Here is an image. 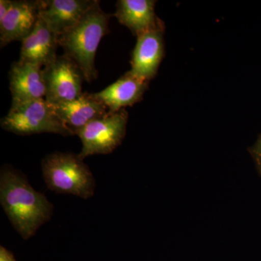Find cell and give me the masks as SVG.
Returning a JSON list of instances; mask_svg holds the SVG:
<instances>
[{
  "label": "cell",
  "mask_w": 261,
  "mask_h": 261,
  "mask_svg": "<svg viewBox=\"0 0 261 261\" xmlns=\"http://www.w3.org/2000/svg\"><path fill=\"white\" fill-rule=\"evenodd\" d=\"M149 82L134 75L129 70L107 88L93 94L108 111L116 112L142 100Z\"/></svg>",
  "instance_id": "11"
},
{
  "label": "cell",
  "mask_w": 261,
  "mask_h": 261,
  "mask_svg": "<svg viewBox=\"0 0 261 261\" xmlns=\"http://www.w3.org/2000/svg\"><path fill=\"white\" fill-rule=\"evenodd\" d=\"M13 4V0H1L0 1V23L5 20L9 13Z\"/></svg>",
  "instance_id": "16"
},
{
  "label": "cell",
  "mask_w": 261,
  "mask_h": 261,
  "mask_svg": "<svg viewBox=\"0 0 261 261\" xmlns=\"http://www.w3.org/2000/svg\"><path fill=\"white\" fill-rule=\"evenodd\" d=\"M45 82V99L51 105L70 102L82 94L84 80L80 67L69 57L58 56L43 68Z\"/></svg>",
  "instance_id": "6"
},
{
  "label": "cell",
  "mask_w": 261,
  "mask_h": 261,
  "mask_svg": "<svg viewBox=\"0 0 261 261\" xmlns=\"http://www.w3.org/2000/svg\"><path fill=\"white\" fill-rule=\"evenodd\" d=\"M249 152L255 161L257 172L261 176V135L257 139L255 145L249 148Z\"/></svg>",
  "instance_id": "15"
},
{
  "label": "cell",
  "mask_w": 261,
  "mask_h": 261,
  "mask_svg": "<svg viewBox=\"0 0 261 261\" xmlns=\"http://www.w3.org/2000/svg\"><path fill=\"white\" fill-rule=\"evenodd\" d=\"M39 17V1H13L9 13L0 23L1 48L14 41L22 42L35 28Z\"/></svg>",
  "instance_id": "10"
},
{
  "label": "cell",
  "mask_w": 261,
  "mask_h": 261,
  "mask_svg": "<svg viewBox=\"0 0 261 261\" xmlns=\"http://www.w3.org/2000/svg\"><path fill=\"white\" fill-rule=\"evenodd\" d=\"M97 0H39V15L58 37L83 18Z\"/></svg>",
  "instance_id": "8"
},
{
  "label": "cell",
  "mask_w": 261,
  "mask_h": 261,
  "mask_svg": "<svg viewBox=\"0 0 261 261\" xmlns=\"http://www.w3.org/2000/svg\"><path fill=\"white\" fill-rule=\"evenodd\" d=\"M155 3L153 0H119L114 16L137 37L161 20L155 15Z\"/></svg>",
  "instance_id": "14"
},
{
  "label": "cell",
  "mask_w": 261,
  "mask_h": 261,
  "mask_svg": "<svg viewBox=\"0 0 261 261\" xmlns=\"http://www.w3.org/2000/svg\"><path fill=\"white\" fill-rule=\"evenodd\" d=\"M42 168L46 186L51 191L70 194L83 199L94 195L95 179L78 154L54 152L44 158Z\"/></svg>",
  "instance_id": "3"
},
{
  "label": "cell",
  "mask_w": 261,
  "mask_h": 261,
  "mask_svg": "<svg viewBox=\"0 0 261 261\" xmlns=\"http://www.w3.org/2000/svg\"><path fill=\"white\" fill-rule=\"evenodd\" d=\"M0 202L13 227L25 240L51 219L54 211L46 196L9 166H3L0 171Z\"/></svg>",
  "instance_id": "1"
},
{
  "label": "cell",
  "mask_w": 261,
  "mask_h": 261,
  "mask_svg": "<svg viewBox=\"0 0 261 261\" xmlns=\"http://www.w3.org/2000/svg\"><path fill=\"white\" fill-rule=\"evenodd\" d=\"M56 114L73 135L89 123L104 116L108 110L93 94L84 92L80 97L70 102L53 105Z\"/></svg>",
  "instance_id": "13"
},
{
  "label": "cell",
  "mask_w": 261,
  "mask_h": 261,
  "mask_svg": "<svg viewBox=\"0 0 261 261\" xmlns=\"http://www.w3.org/2000/svg\"><path fill=\"white\" fill-rule=\"evenodd\" d=\"M128 118L126 109L108 111L82 128L76 135L82 143L79 157L84 161L88 156L113 152L121 145L126 136Z\"/></svg>",
  "instance_id": "5"
},
{
  "label": "cell",
  "mask_w": 261,
  "mask_h": 261,
  "mask_svg": "<svg viewBox=\"0 0 261 261\" xmlns=\"http://www.w3.org/2000/svg\"><path fill=\"white\" fill-rule=\"evenodd\" d=\"M58 35L39 17L37 25L28 37L22 41L19 61L45 67L58 57Z\"/></svg>",
  "instance_id": "12"
},
{
  "label": "cell",
  "mask_w": 261,
  "mask_h": 261,
  "mask_svg": "<svg viewBox=\"0 0 261 261\" xmlns=\"http://www.w3.org/2000/svg\"><path fill=\"white\" fill-rule=\"evenodd\" d=\"M110 17L97 0L74 27L58 38L65 56L78 65L89 83L97 78L95 56L100 41L108 32Z\"/></svg>",
  "instance_id": "2"
},
{
  "label": "cell",
  "mask_w": 261,
  "mask_h": 261,
  "mask_svg": "<svg viewBox=\"0 0 261 261\" xmlns=\"http://www.w3.org/2000/svg\"><path fill=\"white\" fill-rule=\"evenodd\" d=\"M9 82L12 105L45 99L44 72L39 65L20 61L14 62L10 67Z\"/></svg>",
  "instance_id": "9"
},
{
  "label": "cell",
  "mask_w": 261,
  "mask_h": 261,
  "mask_svg": "<svg viewBox=\"0 0 261 261\" xmlns=\"http://www.w3.org/2000/svg\"><path fill=\"white\" fill-rule=\"evenodd\" d=\"M164 32L161 20L153 28L137 37L130 61V71L134 75L149 82L157 74L164 57Z\"/></svg>",
  "instance_id": "7"
},
{
  "label": "cell",
  "mask_w": 261,
  "mask_h": 261,
  "mask_svg": "<svg viewBox=\"0 0 261 261\" xmlns=\"http://www.w3.org/2000/svg\"><path fill=\"white\" fill-rule=\"evenodd\" d=\"M0 261H17L12 252L5 247H0Z\"/></svg>",
  "instance_id": "17"
},
{
  "label": "cell",
  "mask_w": 261,
  "mask_h": 261,
  "mask_svg": "<svg viewBox=\"0 0 261 261\" xmlns=\"http://www.w3.org/2000/svg\"><path fill=\"white\" fill-rule=\"evenodd\" d=\"M0 125L3 129L18 135L42 133L63 137L73 135L56 114L53 105L45 99L12 105L9 112L0 121Z\"/></svg>",
  "instance_id": "4"
}]
</instances>
